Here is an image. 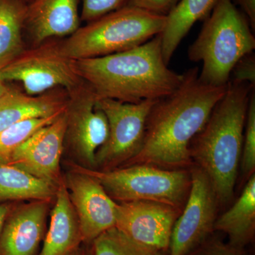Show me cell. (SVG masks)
Returning <instances> with one entry per match:
<instances>
[{"instance_id": "obj_15", "label": "cell", "mask_w": 255, "mask_h": 255, "mask_svg": "<svg viewBox=\"0 0 255 255\" xmlns=\"http://www.w3.org/2000/svg\"><path fill=\"white\" fill-rule=\"evenodd\" d=\"M80 0H31L26 3L24 31L35 46L68 37L80 27Z\"/></svg>"}, {"instance_id": "obj_29", "label": "cell", "mask_w": 255, "mask_h": 255, "mask_svg": "<svg viewBox=\"0 0 255 255\" xmlns=\"http://www.w3.org/2000/svg\"><path fill=\"white\" fill-rule=\"evenodd\" d=\"M234 1L236 4L241 6L242 12L246 15L250 24H251L252 30L255 33V0H234Z\"/></svg>"}, {"instance_id": "obj_7", "label": "cell", "mask_w": 255, "mask_h": 255, "mask_svg": "<svg viewBox=\"0 0 255 255\" xmlns=\"http://www.w3.org/2000/svg\"><path fill=\"white\" fill-rule=\"evenodd\" d=\"M157 100L126 103L99 99L97 106L107 117L109 136L96 153L95 169L111 170L123 166L141 148L147 117Z\"/></svg>"}, {"instance_id": "obj_18", "label": "cell", "mask_w": 255, "mask_h": 255, "mask_svg": "<svg viewBox=\"0 0 255 255\" xmlns=\"http://www.w3.org/2000/svg\"><path fill=\"white\" fill-rule=\"evenodd\" d=\"M214 231L223 232L231 246L245 249L254 241L255 233V174L248 183L234 205L216 219Z\"/></svg>"}, {"instance_id": "obj_3", "label": "cell", "mask_w": 255, "mask_h": 255, "mask_svg": "<svg viewBox=\"0 0 255 255\" xmlns=\"http://www.w3.org/2000/svg\"><path fill=\"white\" fill-rule=\"evenodd\" d=\"M255 87L230 80L204 128L190 145L191 159L207 174L219 204L232 199L243 152L245 126Z\"/></svg>"}, {"instance_id": "obj_26", "label": "cell", "mask_w": 255, "mask_h": 255, "mask_svg": "<svg viewBox=\"0 0 255 255\" xmlns=\"http://www.w3.org/2000/svg\"><path fill=\"white\" fill-rule=\"evenodd\" d=\"M187 255H248L243 248L224 243L217 238L209 237Z\"/></svg>"}, {"instance_id": "obj_13", "label": "cell", "mask_w": 255, "mask_h": 255, "mask_svg": "<svg viewBox=\"0 0 255 255\" xmlns=\"http://www.w3.org/2000/svg\"><path fill=\"white\" fill-rule=\"evenodd\" d=\"M66 126L65 110L54 122L37 130L17 147L6 164L58 186L64 179L60 171V159Z\"/></svg>"}, {"instance_id": "obj_4", "label": "cell", "mask_w": 255, "mask_h": 255, "mask_svg": "<svg viewBox=\"0 0 255 255\" xmlns=\"http://www.w3.org/2000/svg\"><path fill=\"white\" fill-rule=\"evenodd\" d=\"M254 33L233 0H219L188 50L189 60L202 62L199 80L211 86H227L236 64L255 49Z\"/></svg>"}, {"instance_id": "obj_31", "label": "cell", "mask_w": 255, "mask_h": 255, "mask_svg": "<svg viewBox=\"0 0 255 255\" xmlns=\"http://www.w3.org/2000/svg\"><path fill=\"white\" fill-rule=\"evenodd\" d=\"M69 255H92L91 248L87 245L82 244L78 249L75 250L71 254Z\"/></svg>"}, {"instance_id": "obj_5", "label": "cell", "mask_w": 255, "mask_h": 255, "mask_svg": "<svg viewBox=\"0 0 255 255\" xmlns=\"http://www.w3.org/2000/svg\"><path fill=\"white\" fill-rule=\"evenodd\" d=\"M166 21V16L127 5L80 26L67 39L56 41L57 46L69 59L106 56L143 44L162 33Z\"/></svg>"}, {"instance_id": "obj_12", "label": "cell", "mask_w": 255, "mask_h": 255, "mask_svg": "<svg viewBox=\"0 0 255 255\" xmlns=\"http://www.w3.org/2000/svg\"><path fill=\"white\" fill-rule=\"evenodd\" d=\"M81 230L82 244L115 227L117 203L95 178L69 169L64 177Z\"/></svg>"}, {"instance_id": "obj_19", "label": "cell", "mask_w": 255, "mask_h": 255, "mask_svg": "<svg viewBox=\"0 0 255 255\" xmlns=\"http://www.w3.org/2000/svg\"><path fill=\"white\" fill-rule=\"evenodd\" d=\"M218 1L219 0H180L167 15L165 26L159 34L162 55L167 65L194 23L205 20Z\"/></svg>"}, {"instance_id": "obj_30", "label": "cell", "mask_w": 255, "mask_h": 255, "mask_svg": "<svg viewBox=\"0 0 255 255\" xmlns=\"http://www.w3.org/2000/svg\"><path fill=\"white\" fill-rule=\"evenodd\" d=\"M16 202H7L0 204V233L2 229L3 225L11 210L14 207Z\"/></svg>"}, {"instance_id": "obj_25", "label": "cell", "mask_w": 255, "mask_h": 255, "mask_svg": "<svg viewBox=\"0 0 255 255\" xmlns=\"http://www.w3.org/2000/svg\"><path fill=\"white\" fill-rule=\"evenodd\" d=\"M129 0H80L82 21L90 23L127 6Z\"/></svg>"}, {"instance_id": "obj_2", "label": "cell", "mask_w": 255, "mask_h": 255, "mask_svg": "<svg viewBox=\"0 0 255 255\" xmlns=\"http://www.w3.org/2000/svg\"><path fill=\"white\" fill-rule=\"evenodd\" d=\"M73 60L78 76L99 99L126 103L163 98L184 79V74L170 70L164 61L159 34L120 53Z\"/></svg>"}, {"instance_id": "obj_32", "label": "cell", "mask_w": 255, "mask_h": 255, "mask_svg": "<svg viewBox=\"0 0 255 255\" xmlns=\"http://www.w3.org/2000/svg\"><path fill=\"white\" fill-rule=\"evenodd\" d=\"M9 87V86H8L6 82L1 81V80H0V100H1L3 96H4L6 91H7Z\"/></svg>"}, {"instance_id": "obj_21", "label": "cell", "mask_w": 255, "mask_h": 255, "mask_svg": "<svg viewBox=\"0 0 255 255\" xmlns=\"http://www.w3.org/2000/svg\"><path fill=\"white\" fill-rule=\"evenodd\" d=\"M26 10L22 0H0V70L26 50L23 38Z\"/></svg>"}, {"instance_id": "obj_14", "label": "cell", "mask_w": 255, "mask_h": 255, "mask_svg": "<svg viewBox=\"0 0 255 255\" xmlns=\"http://www.w3.org/2000/svg\"><path fill=\"white\" fill-rule=\"evenodd\" d=\"M52 201L15 204L0 233V255H38Z\"/></svg>"}, {"instance_id": "obj_10", "label": "cell", "mask_w": 255, "mask_h": 255, "mask_svg": "<svg viewBox=\"0 0 255 255\" xmlns=\"http://www.w3.org/2000/svg\"><path fill=\"white\" fill-rule=\"evenodd\" d=\"M68 94L65 142L80 165L95 169L96 153L108 138V121L97 106L98 97L85 82Z\"/></svg>"}, {"instance_id": "obj_6", "label": "cell", "mask_w": 255, "mask_h": 255, "mask_svg": "<svg viewBox=\"0 0 255 255\" xmlns=\"http://www.w3.org/2000/svg\"><path fill=\"white\" fill-rule=\"evenodd\" d=\"M69 169L95 178L114 201H150L181 209L191 187L190 172L134 164L111 170L86 168L69 161Z\"/></svg>"}, {"instance_id": "obj_20", "label": "cell", "mask_w": 255, "mask_h": 255, "mask_svg": "<svg viewBox=\"0 0 255 255\" xmlns=\"http://www.w3.org/2000/svg\"><path fill=\"white\" fill-rule=\"evenodd\" d=\"M58 185L11 164L0 162V204L54 200Z\"/></svg>"}, {"instance_id": "obj_24", "label": "cell", "mask_w": 255, "mask_h": 255, "mask_svg": "<svg viewBox=\"0 0 255 255\" xmlns=\"http://www.w3.org/2000/svg\"><path fill=\"white\" fill-rule=\"evenodd\" d=\"M242 169L246 177L249 178L255 170V92H251L248 105L243 152L241 157Z\"/></svg>"}, {"instance_id": "obj_8", "label": "cell", "mask_w": 255, "mask_h": 255, "mask_svg": "<svg viewBox=\"0 0 255 255\" xmlns=\"http://www.w3.org/2000/svg\"><path fill=\"white\" fill-rule=\"evenodd\" d=\"M0 80L6 83L20 82L25 93L33 96L58 87L69 92L82 82L74 68L73 60L60 53L56 41H46L25 50L0 70Z\"/></svg>"}, {"instance_id": "obj_17", "label": "cell", "mask_w": 255, "mask_h": 255, "mask_svg": "<svg viewBox=\"0 0 255 255\" xmlns=\"http://www.w3.org/2000/svg\"><path fill=\"white\" fill-rule=\"evenodd\" d=\"M82 244L80 223L63 179L58 186L49 228L38 255H69Z\"/></svg>"}, {"instance_id": "obj_27", "label": "cell", "mask_w": 255, "mask_h": 255, "mask_svg": "<svg viewBox=\"0 0 255 255\" xmlns=\"http://www.w3.org/2000/svg\"><path fill=\"white\" fill-rule=\"evenodd\" d=\"M231 81L247 83L255 87V56L253 53L245 55L235 65Z\"/></svg>"}, {"instance_id": "obj_11", "label": "cell", "mask_w": 255, "mask_h": 255, "mask_svg": "<svg viewBox=\"0 0 255 255\" xmlns=\"http://www.w3.org/2000/svg\"><path fill=\"white\" fill-rule=\"evenodd\" d=\"M182 209L150 201L117 204L115 228L132 241L169 251L174 224Z\"/></svg>"}, {"instance_id": "obj_1", "label": "cell", "mask_w": 255, "mask_h": 255, "mask_svg": "<svg viewBox=\"0 0 255 255\" xmlns=\"http://www.w3.org/2000/svg\"><path fill=\"white\" fill-rule=\"evenodd\" d=\"M199 74L197 68L188 70L175 91L156 101L147 117L141 148L122 167L150 164L179 169L191 163V141L228 87L206 85Z\"/></svg>"}, {"instance_id": "obj_9", "label": "cell", "mask_w": 255, "mask_h": 255, "mask_svg": "<svg viewBox=\"0 0 255 255\" xmlns=\"http://www.w3.org/2000/svg\"><path fill=\"white\" fill-rule=\"evenodd\" d=\"M191 187L184 210L171 236L169 255H187L214 232L218 201L207 174L199 167L191 169Z\"/></svg>"}, {"instance_id": "obj_23", "label": "cell", "mask_w": 255, "mask_h": 255, "mask_svg": "<svg viewBox=\"0 0 255 255\" xmlns=\"http://www.w3.org/2000/svg\"><path fill=\"white\" fill-rule=\"evenodd\" d=\"M50 117L23 121L0 131V162L6 164L17 147L41 128L46 127L63 113Z\"/></svg>"}, {"instance_id": "obj_33", "label": "cell", "mask_w": 255, "mask_h": 255, "mask_svg": "<svg viewBox=\"0 0 255 255\" xmlns=\"http://www.w3.org/2000/svg\"><path fill=\"white\" fill-rule=\"evenodd\" d=\"M22 1H24V2L28 3V1H31V0H22Z\"/></svg>"}, {"instance_id": "obj_22", "label": "cell", "mask_w": 255, "mask_h": 255, "mask_svg": "<svg viewBox=\"0 0 255 255\" xmlns=\"http://www.w3.org/2000/svg\"><path fill=\"white\" fill-rule=\"evenodd\" d=\"M92 255H169L132 241L115 227L96 238L90 245Z\"/></svg>"}, {"instance_id": "obj_28", "label": "cell", "mask_w": 255, "mask_h": 255, "mask_svg": "<svg viewBox=\"0 0 255 255\" xmlns=\"http://www.w3.org/2000/svg\"><path fill=\"white\" fill-rule=\"evenodd\" d=\"M179 1L180 0H129L127 6H135L153 14L167 16Z\"/></svg>"}, {"instance_id": "obj_16", "label": "cell", "mask_w": 255, "mask_h": 255, "mask_svg": "<svg viewBox=\"0 0 255 255\" xmlns=\"http://www.w3.org/2000/svg\"><path fill=\"white\" fill-rule=\"evenodd\" d=\"M55 90L33 96L9 86L0 100V131L23 121L50 117L66 110L68 92Z\"/></svg>"}]
</instances>
